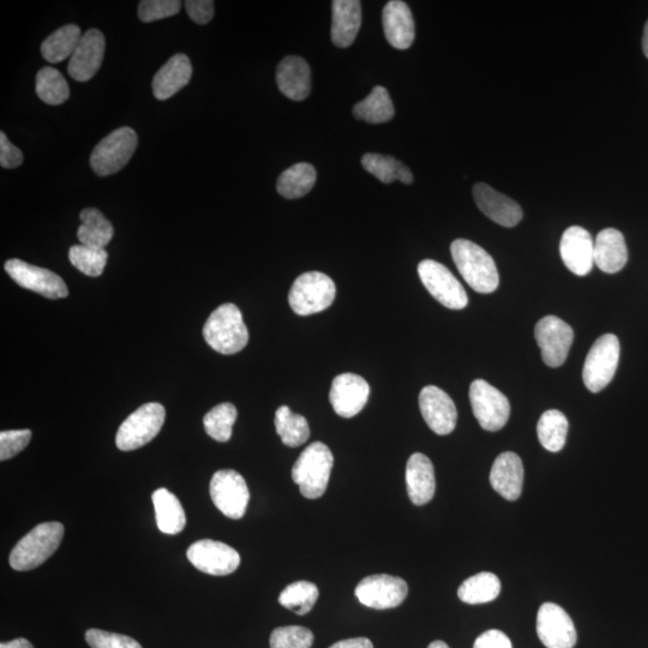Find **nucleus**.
I'll return each instance as SVG.
<instances>
[{
  "mask_svg": "<svg viewBox=\"0 0 648 648\" xmlns=\"http://www.w3.org/2000/svg\"><path fill=\"white\" fill-rule=\"evenodd\" d=\"M473 648H512V642L501 630L491 629L478 636Z\"/></svg>",
  "mask_w": 648,
  "mask_h": 648,
  "instance_id": "48",
  "label": "nucleus"
},
{
  "mask_svg": "<svg viewBox=\"0 0 648 648\" xmlns=\"http://www.w3.org/2000/svg\"><path fill=\"white\" fill-rule=\"evenodd\" d=\"M23 162V154L20 149L14 146L9 140L5 132H0V165L3 168H16L21 166Z\"/></svg>",
  "mask_w": 648,
  "mask_h": 648,
  "instance_id": "47",
  "label": "nucleus"
},
{
  "mask_svg": "<svg viewBox=\"0 0 648 648\" xmlns=\"http://www.w3.org/2000/svg\"><path fill=\"white\" fill-rule=\"evenodd\" d=\"M36 94L48 105H62L69 99L70 89L64 76L51 66L36 75Z\"/></svg>",
  "mask_w": 648,
  "mask_h": 648,
  "instance_id": "39",
  "label": "nucleus"
},
{
  "mask_svg": "<svg viewBox=\"0 0 648 648\" xmlns=\"http://www.w3.org/2000/svg\"><path fill=\"white\" fill-rule=\"evenodd\" d=\"M182 8L178 0H143L138 5V17L142 22H154L177 15Z\"/></svg>",
  "mask_w": 648,
  "mask_h": 648,
  "instance_id": "43",
  "label": "nucleus"
},
{
  "mask_svg": "<svg viewBox=\"0 0 648 648\" xmlns=\"http://www.w3.org/2000/svg\"><path fill=\"white\" fill-rule=\"evenodd\" d=\"M470 401L474 417L484 430L498 431L507 424L510 416L509 400L489 382L473 381L470 387Z\"/></svg>",
  "mask_w": 648,
  "mask_h": 648,
  "instance_id": "11",
  "label": "nucleus"
},
{
  "mask_svg": "<svg viewBox=\"0 0 648 648\" xmlns=\"http://www.w3.org/2000/svg\"><path fill=\"white\" fill-rule=\"evenodd\" d=\"M86 641L92 648H142L130 636L105 632V630L100 629L87 630Z\"/></svg>",
  "mask_w": 648,
  "mask_h": 648,
  "instance_id": "44",
  "label": "nucleus"
},
{
  "mask_svg": "<svg viewBox=\"0 0 648 648\" xmlns=\"http://www.w3.org/2000/svg\"><path fill=\"white\" fill-rule=\"evenodd\" d=\"M473 198L488 218L503 227H514L524 216L518 203L512 198L492 189L490 185L478 183L473 186Z\"/></svg>",
  "mask_w": 648,
  "mask_h": 648,
  "instance_id": "21",
  "label": "nucleus"
},
{
  "mask_svg": "<svg viewBox=\"0 0 648 648\" xmlns=\"http://www.w3.org/2000/svg\"><path fill=\"white\" fill-rule=\"evenodd\" d=\"M105 44V36L100 30H87L72 54L68 66L69 75L78 82L92 80L104 60Z\"/></svg>",
  "mask_w": 648,
  "mask_h": 648,
  "instance_id": "19",
  "label": "nucleus"
},
{
  "mask_svg": "<svg viewBox=\"0 0 648 648\" xmlns=\"http://www.w3.org/2000/svg\"><path fill=\"white\" fill-rule=\"evenodd\" d=\"M537 634L546 648H573L578 641L572 618L560 605L554 603L540 606Z\"/></svg>",
  "mask_w": 648,
  "mask_h": 648,
  "instance_id": "16",
  "label": "nucleus"
},
{
  "mask_svg": "<svg viewBox=\"0 0 648 648\" xmlns=\"http://www.w3.org/2000/svg\"><path fill=\"white\" fill-rule=\"evenodd\" d=\"M329 648H374L372 642L366 638L348 639L336 642Z\"/></svg>",
  "mask_w": 648,
  "mask_h": 648,
  "instance_id": "49",
  "label": "nucleus"
},
{
  "mask_svg": "<svg viewBox=\"0 0 648 648\" xmlns=\"http://www.w3.org/2000/svg\"><path fill=\"white\" fill-rule=\"evenodd\" d=\"M407 494L416 506H424L435 495L436 479L434 465L428 456L416 453L407 461Z\"/></svg>",
  "mask_w": 648,
  "mask_h": 648,
  "instance_id": "24",
  "label": "nucleus"
},
{
  "mask_svg": "<svg viewBox=\"0 0 648 648\" xmlns=\"http://www.w3.org/2000/svg\"><path fill=\"white\" fill-rule=\"evenodd\" d=\"M354 593L359 602L368 608L386 610L404 603L408 586L398 576L376 574L360 581Z\"/></svg>",
  "mask_w": 648,
  "mask_h": 648,
  "instance_id": "12",
  "label": "nucleus"
},
{
  "mask_svg": "<svg viewBox=\"0 0 648 648\" xmlns=\"http://www.w3.org/2000/svg\"><path fill=\"white\" fill-rule=\"evenodd\" d=\"M317 173L315 167L308 162H299L287 168L276 183V189L282 197L287 200H297V198L308 195L314 188Z\"/></svg>",
  "mask_w": 648,
  "mask_h": 648,
  "instance_id": "30",
  "label": "nucleus"
},
{
  "mask_svg": "<svg viewBox=\"0 0 648 648\" xmlns=\"http://www.w3.org/2000/svg\"><path fill=\"white\" fill-rule=\"evenodd\" d=\"M620 341L614 334H605L594 342L588 352L582 378L592 393H599L614 378L620 360Z\"/></svg>",
  "mask_w": 648,
  "mask_h": 648,
  "instance_id": "8",
  "label": "nucleus"
},
{
  "mask_svg": "<svg viewBox=\"0 0 648 648\" xmlns=\"http://www.w3.org/2000/svg\"><path fill=\"white\" fill-rule=\"evenodd\" d=\"M394 105L388 90L376 86L371 93L353 107V116L370 124L387 123L394 117Z\"/></svg>",
  "mask_w": 648,
  "mask_h": 648,
  "instance_id": "32",
  "label": "nucleus"
},
{
  "mask_svg": "<svg viewBox=\"0 0 648 648\" xmlns=\"http://www.w3.org/2000/svg\"><path fill=\"white\" fill-rule=\"evenodd\" d=\"M428 648H450V647L446 644V642L437 640V641L431 642V644L429 645Z\"/></svg>",
  "mask_w": 648,
  "mask_h": 648,
  "instance_id": "52",
  "label": "nucleus"
},
{
  "mask_svg": "<svg viewBox=\"0 0 648 648\" xmlns=\"http://www.w3.org/2000/svg\"><path fill=\"white\" fill-rule=\"evenodd\" d=\"M369 396L370 386L365 378L346 372L334 378L329 400L338 416L352 418L363 411Z\"/></svg>",
  "mask_w": 648,
  "mask_h": 648,
  "instance_id": "17",
  "label": "nucleus"
},
{
  "mask_svg": "<svg viewBox=\"0 0 648 648\" xmlns=\"http://www.w3.org/2000/svg\"><path fill=\"white\" fill-rule=\"evenodd\" d=\"M280 92L293 101H303L311 92V70L303 58L288 56L276 70Z\"/></svg>",
  "mask_w": 648,
  "mask_h": 648,
  "instance_id": "25",
  "label": "nucleus"
},
{
  "mask_svg": "<svg viewBox=\"0 0 648 648\" xmlns=\"http://www.w3.org/2000/svg\"><path fill=\"white\" fill-rule=\"evenodd\" d=\"M318 596L320 592L315 584L309 581H297L281 592L279 603L294 614L303 616L314 609Z\"/></svg>",
  "mask_w": 648,
  "mask_h": 648,
  "instance_id": "38",
  "label": "nucleus"
},
{
  "mask_svg": "<svg viewBox=\"0 0 648 648\" xmlns=\"http://www.w3.org/2000/svg\"><path fill=\"white\" fill-rule=\"evenodd\" d=\"M238 412L236 406L224 402L215 406L204 416L203 424L207 434L218 442L231 440L233 425L236 423Z\"/></svg>",
  "mask_w": 648,
  "mask_h": 648,
  "instance_id": "40",
  "label": "nucleus"
},
{
  "mask_svg": "<svg viewBox=\"0 0 648 648\" xmlns=\"http://www.w3.org/2000/svg\"><path fill=\"white\" fill-rule=\"evenodd\" d=\"M107 258L105 249L92 248V246L74 245L69 250V260L72 266L92 278H98L104 273Z\"/></svg>",
  "mask_w": 648,
  "mask_h": 648,
  "instance_id": "41",
  "label": "nucleus"
},
{
  "mask_svg": "<svg viewBox=\"0 0 648 648\" xmlns=\"http://www.w3.org/2000/svg\"><path fill=\"white\" fill-rule=\"evenodd\" d=\"M63 536L64 526L60 522H45L34 527L12 549L11 568L18 572L38 568L57 551Z\"/></svg>",
  "mask_w": 648,
  "mask_h": 648,
  "instance_id": "4",
  "label": "nucleus"
},
{
  "mask_svg": "<svg viewBox=\"0 0 648 648\" xmlns=\"http://www.w3.org/2000/svg\"><path fill=\"white\" fill-rule=\"evenodd\" d=\"M138 137L131 128H119L101 140L90 155V166L100 177L111 176L128 164L137 148Z\"/></svg>",
  "mask_w": 648,
  "mask_h": 648,
  "instance_id": "7",
  "label": "nucleus"
},
{
  "mask_svg": "<svg viewBox=\"0 0 648 648\" xmlns=\"http://www.w3.org/2000/svg\"><path fill=\"white\" fill-rule=\"evenodd\" d=\"M209 492L215 507L227 518H243L248 508L250 492L242 474L234 470H220L214 473L210 480Z\"/></svg>",
  "mask_w": 648,
  "mask_h": 648,
  "instance_id": "9",
  "label": "nucleus"
},
{
  "mask_svg": "<svg viewBox=\"0 0 648 648\" xmlns=\"http://www.w3.org/2000/svg\"><path fill=\"white\" fill-rule=\"evenodd\" d=\"M453 261L462 278L472 290L489 294L500 285V275L494 258L482 246L467 239H456L450 245Z\"/></svg>",
  "mask_w": 648,
  "mask_h": 648,
  "instance_id": "1",
  "label": "nucleus"
},
{
  "mask_svg": "<svg viewBox=\"0 0 648 648\" xmlns=\"http://www.w3.org/2000/svg\"><path fill=\"white\" fill-rule=\"evenodd\" d=\"M275 429L287 447L302 446L310 437L308 420L291 411L288 406H280L275 412Z\"/></svg>",
  "mask_w": 648,
  "mask_h": 648,
  "instance_id": "36",
  "label": "nucleus"
},
{
  "mask_svg": "<svg viewBox=\"0 0 648 648\" xmlns=\"http://www.w3.org/2000/svg\"><path fill=\"white\" fill-rule=\"evenodd\" d=\"M418 274L426 290L438 303L452 310L466 308L468 297L465 288L442 263L424 260L419 263Z\"/></svg>",
  "mask_w": 648,
  "mask_h": 648,
  "instance_id": "10",
  "label": "nucleus"
},
{
  "mask_svg": "<svg viewBox=\"0 0 648 648\" xmlns=\"http://www.w3.org/2000/svg\"><path fill=\"white\" fill-rule=\"evenodd\" d=\"M330 38L336 47H350L362 26V3L358 0H334Z\"/></svg>",
  "mask_w": 648,
  "mask_h": 648,
  "instance_id": "26",
  "label": "nucleus"
},
{
  "mask_svg": "<svg viewBox=\"0 0 648 648\" xmlns=\"http://www.w3.org/2000/svg\"><path fill=\"white\" fill-rule=\"evenodd\" d=\"M0 648H34L27 639H16L10 642H2Z\"/></svg>",
  "mask_w": 648,
  "mask_h": 648,
  "instance_id": "50",
  "label": "nucleus"
},
{
  "mask_svg": "<svg viewBox=\"0 0 648 648\" xmlns=\"http://www.w3.org/2000/svg\"><path fill=\"white\" fill-rule=\"evenodd\" d=\"M501 581L497 575L483 572L471 576L459 587L458 596L461 602L476 605L490 603L500 596Z\"/></svg>",
  "mask_w": 648,
  "mask_h": 648,
  "instance_id": "35",
  "label": "nucleus"
},
{
  "mask_svg": "<svg viewBox=\"0 0 648 648\" xmlns=\"http://www.w3.org/2000/svg\"><path fill=\"white\" fill-rule=\"evenodd\" d=\"M490 483L506 500H518L524 485V465L520 456L512 452L498 455L491 468Z\"/></svg>",
  "mask_w": 648,
  "mask_h": 648,
  "instance_id": "22",
  "label": "nucleus"
},
{
  "mask_svg": "<svg viewBox=\"0 0 648 648\" xmlns=\"http://www.w3.org/2000/svg\"><path fill=\"white\" fill-rule=\"evenodd\" d=\"M534 336L546 365L558 368L566 362L574 341V330L568 323L556 316H546L536 324Z\"/></svg>",
  "mask_w": 648,
  "mask_h": 648,
  "instance_id": "13",
  "label": "nucleus"
},
{
  "mask_svg": "<svg viewBox=\"0 0 648 648\" xmlns=\"http://www.w3.org/2000/svg\"><path fill=\"white\" fill-rule=\"evenodd\" d=\"M642 50H644L645 56L648 58V21L644 30V38H642Z\"/></svg>",
  "mask_w": 648,
  "mask_h": 648,
  "instance_id": "51",
  "label": "nucleus"
},
{
  "mask_svg": "<svg viewBox=\"0 0 648 648\" xmlns=\"http://www.w3.org/2000/svg\"><path fill=\"white\" fill-rule=\"evenodd\" d=\"M165 407L149 402L130 414L117 432L116 444L123 452H130L153 441L165 423Z\"/></svg>",
  "mask_w": 648,
  "mask_h": 648,
  "instance_id": "6",
  "label": "nucleus"
},
{
  "mask_svg": "<svg viewBox=\"0 0 648 648\" xmlns=\"http://www.w3.org/2000/svg\"><path fill=\"white\" fill-rule=\"evenodd\" d=\"M540 444L549 452L557 453L566 444L568 419L561 411L549 410L542 414L537 425Z\"/></svg>",
  "mask_w": 648,
  "mask_h": 648,
  "instance_id": "37",
  "label": "nucleus"
},
{
  "mask_svg": "<svg viewBox=\"0 0 648 648\" xmlns=\"http://www.w3.org/2000/svg\"><path fill=\"white\" fill-rule=\"evenodd\" d=\"M560 252L562 261L575 275L585 276L594 264V242L584 227L572 226L563 233Z\"/></svg>",
  "mask_w": 648,
  "mask_h": 648,
  "instance_id": "20",
  "label": "nucleus"
},
{
  "mask_svg": "<svg viewBox=\"0 0 648 648\" xmlns=\"http://www.w3.org/2000/svg\"><path fill=\"white\" fill-rule=\"evenodd\" d=\"M186 556L200 572L215 576L230 575L236 572L240 564L236 550L212 539L198 540L190 546Z\"/></svg>",
  "mask_w": 648,
  "mask_h": 648,
  "instance_id": "14",
  "label": "nucleus"
},
{
  "mask_svg": "<svg viewBox=\"0 0 648 648\" xmlns=\"http://www.w3.org/2000/svg\"><path fill=\"white\" fill-rule=\"evenodd\" d=\"M315 636L305 627H279L270 635V648H311Z\"/></svg>",
  "mask_w": 648,
  "mask_h": 648,
  "instance_id": "42",
  "label": "nucleus"
},
{
  "mask_svg": "<svg viewBox=\"0 0 648 648\" xmlns=\"http://www.w3.org/2000/svg\"><path fill=\"white\" fill-rule=\"evenodd\" d=\"M203 336L214 351L226 356L244 350L249 342L242 312L232 303L222 304L213 311L204 324Z\"/></svg>",
  "mask_w": 648,
  "mask_h": 648,
  "instance_id": "2",
  "label": "nucleus"
},
{
  "mask_svg": "<svg viewBox=\"0 0 648 648\" xmlns=\"http://www.w3.org/2000/svg\"><path fill=\"white\" fill-rule=\"evenodd\" d=\"M362 165L366 172L375 176L380 182L390 184L395 180H400L404 184L413 183V174L402 162L393 158V156L366 153L362 158Z\"/></svg>",
  "mask_w": 648,
  "mask_h": 648,
  "instance_id": "33",
  "label": "nucleus"
},
{
  "mask_svg": "<svg viewBox=\"0 0 648 648\" xmlns=\"http://www.w3.org/2000/svg\"><path fill=\"white\" fill-rule=\"evenodd\" d=\"M384 35L390 45L398 50H407L416 38V27L411 9L401 0H392L383 9Z\"/></svg>",
  "mask_w": 648,
  "mask_h": 648,
  "instance_id": "23",
  "label": "nucleus"
},
{
  "mask_svg": "<svg viewBox=\"0 0 648 648\" xmlns=\"http://www.w3.org/2000/svg\"><path fill=\"white\" fill-rule=\"evenodd\" d=\"M32 435V431L27 429L0 432V460H9L21 453L32 440Z\"/></svg>",
  "mask_w": 648,
  "mask_h": 648,
  "instance_id": "45",
  "label": "nucleus"
},
{
  "mask_svg": "<svg viewBox=\"0 0 648 648\" xmlns=\"http://www.w3.org/2000/svg\"><path fill=\"white\" fill-rule=\"evenodd\" d=\"M81 38L80 27L76 24H66L42 42V57L50 63L63 62L66 58L72 57Z\"/></svg>",
  "mask_w": 648,
  "mask_h": 648,
  "instance_id": "34",
  "label": "nucleus"
},
{
  "mask_svg": "<svg viewBox=\"0 0 648 648\" xmlns=\"http://www.w3.org/2000/svg\"><path fill=\"white\" fill-rule=\"evenodd\" d=\"M628 262V249L623 234L616 228H605L594 242V263L606 274L620 272Z\"/></svg>",
  "mask_w": 648,
  "mask_h": 648,
  "instance_id": "27",
  "label": "nucleus"
},
{
  "mask_svg": "<svg viewBox=\"0 0 648 648\" xmlns=\"http://www.w3.org/2000/svg\"><path fill=\"white\" fill-rule=\"evenodd\" d=\"M336 296L334 281L320 272L299 275L293 282L288 303L294 314L310 316L324 311L333 304Z\"/></svg>",
  "mask_w": 648,
  "mask_h": 648,
  "instance_id": "5",
  "label": "nucleus"
},
{
  "mask_svg": "<svg viewBox=\"0 0 648 648\" xmlns=\"http://www.w3.org/2000/svg\"><path fill=\"white\" fill-rule=\"evenodd\" d=\"M152 500L159 530L171 536L182 532L186 525V515L177 496L161 488L153 492Z\"/></svg>",
  "mask_w": 648,
  "mask_h": 648,
  "instance_id": "29",
  "label": "nucleus"
},
{
  "mask_svg": "<svg viewBox=\"0 0 648 648\" xmlns=\"http://www.w3.org/2000/svg\"><path fill=\"white\" fill-rule=\"evenodd\" d=\"M191 75L192 66L188 56L176 54L154 76L152 87L155 98L161 101L172 98L180 89L188 86Z\"/></svg>",
  "mask_w": 648,
  "mask_h": 648,
  "instance_id": "28",
  "label": "nucleus"
},
{
  "mask_svg": "<svg viewBox=\"0 0 648 648\" xmlns=\"http://www.w3.org/2000/svg\"><path fill=\"white\" fill-rule=\"evenodd\" d=\"M420 412L429 428L437 435L453 432L458 422V410L454 401L444 390L428 386L419 394Z\"/></svg>",
  "mask_w": 648,
  "mask_h": 648,
  "instance_id": "18",
  "label": "nucleus"
},
{
  "mask_svg": "<svg viewBox=\"0 0 648 648\" xmlns=\"http://www.w3.org/2000/svg\"><path fill=\"white\" fill-rule=\"evenodd\" d=\"M185 9L191 20L197 24H207L214 16V2L212 0H188Z\"/></svg>",
  "mask_w": 648,
  "mask_h": 648,
  "instance_id": "46",
  "label": "nucleus"
},
{
  "mask_svg": "<svg viewBox=\"0 0 648 648\" xmlns=\"http://www.w3.org/2000/svg\"><path fill=\"white\" fill-rule=\"evenodd\" d=\"M333 466L334 456L326 444L314 442L306 447L292 468V479L299 486L300 494L309 500L323 496Z\"/></svg>",
  "mask_w": 648,
  "mask_h": 648,
  "instance_id": "3",
  "label": "nucleus"
},
{
  "mask_svg": "<svg viewBox=\"0 0 648 648\" xmlns=\"http://www.w3.org/2000/svg\"><path fill=\"white\" fill-rule=\"evenodd\" d=\"M5 270L12 280L26 290L39 293L48 299L68 297L69 290L64 280L51 270L33 266L17 258L6 262Z\"/></svg>",
  "mask_w": 648,
  "mask_h": 648,
  "instance_id": "15",
  "label": "nucleus"
},
{
  "mask_svg": "<svg viewBox=\"0 0 648 648\" xmlns=\"http://www.w3.org/2000/svg\"><path fill=\"white\" fill-rule=\"evenodd\" d=\"M80 219L82 224L78 227L77 238L82 245L92 248L105 249L113 238V226L100 210L87 208L82 210Z\"/></svg>",
  "mask_w": 648,
  "mask_h": 648,
  "instance_id": "31",
  "label": "nucleus"
}]
</instances>
